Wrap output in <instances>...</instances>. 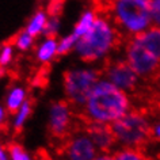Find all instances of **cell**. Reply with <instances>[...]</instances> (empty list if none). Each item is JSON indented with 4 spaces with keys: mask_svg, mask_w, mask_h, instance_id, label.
<instances>
[{
    "mask_svg": "<svg viewBox=\"0 0 160 160\" xmlns=\"http://www.w3.org/2000/svg\"><path fill=\"white\" fill-rule=\"evenodd\" d=\"M126 60L149 84L160 82V26L142 30L128 38Z\"/></svg>",
    "mask_w": 160,
    "mask_h": 160,
    "instance_id": "cell-1",
    "label": "cell"
},
{
    "mask_svg": "<svg viewBox=\"0 0 160 160\" xmlns=\"http://www.w3.org/2000/svg\"><path fill=\"white\" fill-rule=\"evenodd\" d=\"M129 110V97L111 82H98L86 102V114L99 122H114Z\"/></svg>",
    "mask_w": 160,
    "mask_h": 160,
    "instance_id": "cell-2",
    "label": "cell"
},
{
    "mask_svg": "<svg viewBox=\"0 0 160 160\" xmlns=\"http://www.w3.org/2000/svg\"><path fill=\"white\" fill-rule=\"evenodd\" d=\"M152 0H103L95 3V10L110 17L114 23L132 34L145 30L152 22Z\"/></svg>",
    "mask_w": 160,
    "mask_h": 160,
    "instance_id": "cell-3",
    "label": "cell"
},
{
    "mask_svg": "<svg viewBox=\"0 0 160 160\" xmlns=\"http://www.w3.org/2000/svg\"><path fill=\"white\" fill-rule=\"evenodd\" d=\"M149 114L140 109H132L111 123L117 142L125 148H138L145 151L148 145L156 142L155 126L149 122Z\"/></svg>",
    "mask_w": 160,
    "mask_h": 160,
    "instance_id": "cell-4",
    "label": "cell"
},
{
    "mask_svg": "<svg viewBox=\"0 0 160 160\" xmlns=\"http://www.w3.org/2000/svg\"><path fill=\"white\" fill-rule=\"evenodd\" d=\"M121 43V33L113 29L106 19L97 17L91 29L78 39L76 50L83 61L92 62L105 56L110 49H117Z\"/></svg>",
    "mask_w": 160,
    "mask_h": 160,
    "instance_id": "cell-5",
    "label": "cell"
},
{
    "mask_svg": "<svg viewBox=\"0 0 160 160\" xmlns=\"http://www.w3.org/2000/svg\"><path fill=\"white\" fill-rule=\"evenodd\" d=\"M78 132V119H76V113L71 102L68 99L54 102L52 105L49 126H48V133H49L50 144L53 148L62 142L64 140L69 138L71 136L76 134Z\"/></svg>",
    "mask_w": 160,
    "mask_h": 160,
    "instance_id": "cell-6",
    "label": "cell"
},
{
    "mask_svg": "<svg viewBox=\"0 0 160 160\" xmlns=\"http://www.w3.org/2000/svg\"><path fill=\"white\" fill-rule=\"evenodd\" d=\"M102 76L101 69H73L62 75L64 91L72 106L86 105L91 91Z\"/></svg>",
    "mask_w": 160,
    "mask_h": 160,
    "instance_id": "cell-7",
    "label": "cell"
},
{
    "mask_svg": "<svg viewBox=\"0 0 160 160\" xmlns=\"http://www.w3.org/2000/svg\"><path fill=\"white\" fill-rule=\"evenodd\" d=\"M102 75H105L113 84H115L123 91H129L133 95L140 90L138 79L140 76L136 73L130 64L123 60H106L101 68Z\"/></svg>",
    "mask_w": 160,
    "mask_h": 160,
    "instance_id": "cell-8",
    "label": "cell"
},
{
    "mask_svg": "<svg viewBox=\"0 0 160 160\" xmlns=\"http://www.w3.org/2000/svg\"><path fill=\"white\" fill-rule=\"evenodd\" d=\"M56 153L68 160H95L98 158V147L88 136H71L54 147Z\"/></svg>",
    "mask_w": 160,
    "mask_h": 160,
    "instance_id": "cell-9",
    "label": "cell"
},
{
    "mask_svg": "<svg viewBox=\"0 0 160 160\" xmlns=\"http://www.w3.org/2000/svg\"><path fill=\"white\" fill-rule=\"evenodd\" d=\"M113 156L114 160H152L145 151L138 148H123L117 151Z\"/></svg>",
    "mask_w": 160,
    "mask_h": 160,
    "instance_id": "cell-10",
    "label": "cell"
},
{
    "mask_svg": "<svg viewBox=\"0 0 160 160\" xmlns=\"http://www.w3.org/2000/svg\"><path fill=\"white\" fill-rule=\"evenodd\" d=\"M23 99H25V92L21 88H15L11 91L8 101H7V110L10 114H15L22 107Z\"/></svg>",
    "mask_w": 160,
    "mask_h": 160,
    "instance_id": "cell-11",
    "label": "cell"
},
{
    "mask_svg": "<svg viewBox=\"0 0 160 160\" xmlns=\"http://www.w3.org/2000/svg\"><path fill=\"white\" fill-rule=\"evenodd\" d=\"M95 14H92V12H87V14H84L82 17V19L79 21V23L76 25V27H75V35L78 37V39L82 37L84 33H87L90 29H91V26H92V23H94V21H95Z\"/></svg>",
    "mask_w": 160,
    "mask_h": 160,
    "instance_id": "cell-12",
    "label": "cell"
},
{
    "mask_svg": "<svg viewBox=\"0 0 160 160\" xmlns=\"http://www.w3.org/2000/svg\"><path fill=\"white\" fill-rule=\"evenodd\" d=\"M45 26H46L45 15H43V12H38V14L33 18V21H31L30 25L27 26L26 31H27V33H29L30 35L35 37V35H38V34L43 30V27H45Z\"/></svg>",
    "mask_w": 160,
    "mask_h": 160,
    "instance_id": "cell-13",
    "label": "cell"
},
{
    "mask_svg": "<svg viewBox=\"0 0 160 160\" xmlns=\"http://www.w3.org/2000/svg\"><path fill=\"white\" fill-rule=\"evenodd\" d=\"M33 38H34L33 35H30L26 30H22L21 33L14 35L10 41H7V43H10V45H17L18 48H21V49H27V48L30 46L31 41H33Z\"/></svg>",
    "mask_w": 160,
    "mask_h": 160,
    "instance_id": "cell-14",
    "label": "cell"
},
{
    "mask_svg": "<svg viewBox=\"0 0 160 160\" xmlns=\"http://www.w3.org/2000/svg\"><path fill=\"white\" fill-rule=\"evenodd\" d=\"M56 50H57V45L53 39H48V41L41 46V49L38 52V58L42 60V61H48L52 56L56 54Z\"/></svg>",
    "mask_w": 160,
    "mask_h": 160,
    "instance_id": "cell-15",
    "label": "cell"
},
{
    "mask_svg": "<svg viewBox=\"0 0 160 160\" xmlns=\"http://www.w3.org/2000/svg\"><path fill=\"white\" fill-rule=\"evenodd\" d=\"M31 109H33V103H31V101H26V102L22 105V107H21V113H19L18 118H17V122H15V130H17V132H19V130L22 129L23 122H25V121H26V118L30 115Z\"/></svg>",
    "mask_w": 160,
    "mask_h": 160,
    "instance_id": "cell-16",
    "label": "cell"
},
{
    "mask_svg": "<svg viewBox=\"0 0 160 160\" xmlns=\"http://www.w3.org/2000/svg\"><path fill=\"white\" fill-rule=\"evenodd\" d=\"M7 149L10 152L11 160H25L27 158L26 152L23 151V148L19 145L18 142H8L7 144Z\"/></svg>",
    "mask_w": 160,
    "mask_h": 160,
    "instance_id": "cell-17",
    "label": "cell"
},
{
    "mask_svg": "<svg viewBox=\"0 0 160 160\" xmlns=\"http://www.w3.org/2000/svg\"><path fill=\"white\" fill-rule=\"evenodd\" d=\"M76 39H78V37H76L75 34H71L69 37L64 38L61 41V43L57 46L56 53H57V54H65V53H68V52L72 49V46H73V43H75Z\"/></svg>",
    "mask_w": 160,
    "mask_h": 160,
    "instance_id": "cell-18",
    "label": "cell"
},
{
    "mask_svg": "<svg viewBox=\"0 0 160 160\" xmlns=\"http://www.w3.org/2000/svg\"><path fill=\"white\" fill-rule=\"evenodd\" d=\"M65 0H50L49 7H48V12L53 19H57V17L61 14L62 10V4Z\"/></svg>",
    "mask_w": 160,
    "mask_h": 160,
    "instance_id": "cell-19",
    "label": "cell"
},
{
    "mask_svg": "<svg viewBox=\"0 0 160 160\" xmlns=\"http://www.w3.org/2000/svg\"><path fill=\"white\" fill-rule=\"evenodd\" d=\"M151 18L155 26H160V0H152Z\"/></svg>",
    "mask_w": 160,
    "mask_h": 160,
    "instance_id": "cell-20",
    "label": "cell"
},
{
    "mask_svg": "<svg viewBox=\"0 0 160 160\" xmlns=\"http://www.w3.org/2000/svg\"><path fill=\"white\" fill-rule=\"evenodd\" d=\"M34 160H53L46 149H38L34 155Z\"/></svg>",
    "mask_w": 160,
    "mask_h": 160,
    "instance_id": "cell-21",
    "label": "cell"
},
{
    "mask_svg": "<svg viewBox=\"0 0 160 160\" xmlns=\"http://www.w3.org/2000/svg\"><path fill=\"white\" fill-rule=\"evenodd\" d=\"M7 122L4 121V113H3V109L0 107V130H7Z\"/></svg>",
    "mask_w": 160,
    "mask_h": 160,
    "instance_id": "cell-22",
    "label": "cell"
},
{
    "mask_svg": "<svg viewBox=\"0 0 160 160\" xmlns=\"http://www.w3.org/2000/svg\"><path fill=\"white\" fill-rule=\"evenodd\" d=\"M95 160H114V156H109V155H103V156H99Z\"/></svg>",
    "mask_w": 160,
    "mask_h": 160,
    "instance_id": "cell-23",
    "label": "cell"
},
{
    "mask_svg": "<svg viewBox=\"0 0 160 160\" xmlns=\"http://www.w3.org/2000/svg\"><path fill=\"white\" fill-rule=\"evenodd\" d=\"M156 109L160 111V92H158V95H156Z\"/></svg>",
    "mask_w": 160,
    "mask_h": 160,
    "instance_id": "cell-24",
    "label": "cell"
},
{
    "mask_svg": "<svg viewBox=\"0 0 160 160\" xmlns=\"http://www.w3.org/2000/svg\"><path fill=\"white\" fill-rule=\"evenodd\" d=\"M4 73V69H3V65H0V76Z\"/></svg>",
    "mask_w": 160,
    "mask_h": 160,
    "instance_id": "cell-25",
    "label": "cell"
}]
</instances>
